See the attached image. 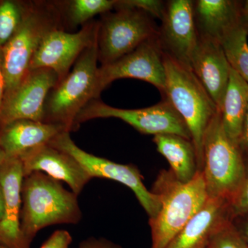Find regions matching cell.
Here are the masks:
<instances>
[{
	"label": "cell",
	"mask_w": 248,
	"mask_h": 248,
	"mask_svg": "<svg viewBox=\"0 0 248 248\" xmlns=\"http://www.w3.org/2000/svg\"><path fill=\"white\" fill-rule=\"evenodd\" d=\"M109 117L120 119L143 134L154 136L171 134L192 141L185 122L166 99L153 107L135 110L117 108L98 99H93L77 117L75 130L86 121Z\"/></svg>",
	"instance_id": "cell-8"
},
{
	"label": "cell",
	"mask_w": 248,
	"mask_h": 248,
	"mask_svg": "<svg viewBox=\"0 0 248 248\" xmlns=\"http://www.w3.org/2000/svg\"><path fill=\"white\" fill-rule=\"evenodd\" d=\"M248 107V84L231 68L221 110L222 124L228 138L239 146Z\"/></svg>",
	"instance_id": "cell-20"
},
{
	"label": "cell",
	"mask_w": 248,
	"mask_h": 248,
	"mask_svg": "<svg viewBox=\"0 0 248 248\" xmlns=\"http://www.w3.org/2000/svg\"><path fill=\"white\" fill-rule=\"evenodd\" d=\"M4 195H3L2 189L0 186V221L2 218L3 215H4Z\"/></svg>",
	"instance_id": "cell-33"
},
{
	"label": "cell",
	"mask_w": 248,
	"mask_h": 248,
	"mask_svg": "<svg viewBox=\"0 0 248 248\" xmlns=\"http://www.w3.org/2000/svg\"><path fill=\"white\" fill-rule=\"evenodd\" d=\"M99 22H91L75 33L62 29L49 32L34 55L30 71L48 68L58 75L60 81L64 79L81 54L92 44L97 35Z\"/></svg>",
	"instance_id": "cell-11"
},
{
	"label": "cell",
	"mask_w": 248,
	"mask_h": 248,
	"mask_svg": "<svg viewBox=\"0 0 248 248\" xmlns=\"http://www.w3.org/2000/svg\"><path fill=\"white\" fill-rule=\"evenodd\" d=\"M0 248H4V246H1V244H0Z\"/></svg>",
	"instance_id": "cell-36"
},
{
	"label": "cell",
	"mask_w": 248,
	"mask_h": 248,
	"mask_svg": "<svg viewBox=\"0 0 248 248\" xmlns=\"http://www.w3.org/2000/svg\"><path fill=\"white\" fill-rule=\"evenodd\" d=\"M232 218L230 201L208 198L166 248H206L214 236L232 222Z\"/></svg>",
	"instance_id": "cell-17"
},
{
	"label": "cell",
	"mask_w": 248,
	"mask_h": 248,
	"mask_svg": "<svg viewBox=\"0 0 248 248\" xmlns=\"http://www.w3.org/2000/svg\"><path fill=\"white\" fill-rule=\"evenodd\" d=\"M203 172L208 198H234L246 174L239 146L228 138L217 112L204 135Z\"/></svg>",
	"instance_id": "cell-6"
},
{
	"label": "cell",
	"mask_w": 248,
	"mask_h": 248,
	"mask_svg": "<svg viewBox=\"0 0 248 248\" xmlns=\"http://www.w3.org/2000/svg\"><path fill=\"white\" fill-rule=\"evenodd\" d=\"M153 141L158 152L169 161L177 180L187 183L195 177L199 170L192 141L171 134L155 135Z\"/></svg>",
	"instance_id": "cell-21"
},
{
	"label": "cell",
	"mask_w": 248,
	"mask_h": 248,
	"mask_svg": "<svg viewBox=\"0 0 248 248\" xmlns=\"http://www.w3.org/2000/svg\"><path fill=\"white\" fill-rule=\"evenodd\" d=\"M5 93H6V83L2 65V51L0 47V112L4 104Z\"/></svg>",
	"instance_id": "cell-30"
},
{
	"label": "cell",
	"mask_w": 248,
	"mask_h": 248,
	"mask_svg": "<svg viewBox=\"0 0 248 248\" xmlns=\"http://www.w3.org/2000/svg\"><path fill=\"white\" fill-rule=\"evenodd\" d=\"M157 41L163 53L190 67L191 55L198 43L194 1L171 0L165 5Z\"/></svg>",
	"instance_id": "cell-13"
},
{
	"label": "cell",
	"mask_w": 248,
	"mask_h": 248,
	"mask_svg": "<svg viewBox=\"0 0 248 248\" xmlns=\"http://www.w3.org/2000/svg\"><path fill=\"white\" fill-rule=\"evenodd\" d=\"M246 16L222 37L219 43L230 66L248 84V22Z\"/></svg>",
	"instance_id": "cell-22"
},
{
	"label": "cell",
	"mask_w": 248,
	"mask_h": 248,
	"mask_svg": "<svg viewBox=\"0 0 248 248\" xmlns=\"http://www.w3.org/2000/svg\"><path fill=\"white\" fill-rule=\"evenodd\" d=\"M239 147L241 150L248 149V107L246 121H245L244 132L240 141Z\"/></svg>",
	"instance_id": "cell-31"
},
{
	"label": "cell",
	"mask_w": 248,
	"mask_h": 248,
	"mask_svg": "<svg viewBox=\"0 0 248 248\" xmlns=\"http://www.w3.org/2000/svg\"><path fill=\"white\" fill-rule=\"evenodd\" d=\"M206 248H248L236 227L231 222L214 236Z\"/></svg>",
	"instance_id": "cell-25"
},
{
	"label": "cell",
	"mask_w": 248,
	"mask_h": 248,
	"mask_svg": "<svg viewBox=\"0 0 248 248\" xmlns=\"http://www.w3.org/2000/svg\"><path fill=\"white\" fill-rule=\"evenodd\" d=\"M194 14L199 35L217 42L244 17L239 4L231 0H197Z\"/></svg>",
	"instance_id": "cell-19"
},
{
	"label": "cell",
	"mask_w": 248,
	"mask_h": 248,
	"mask_svg": "<svg viewBox=\"0 0 248 248\" xmlns=\"http://www.w3.org/2000/svg\"><path fill=\"white\" fill-rule=\"evenodd\" d=\"M24 174L22 161L7 157L0 166V186L4 195V215L0 221V244L6 248H30L21 231L22 187Z\"/></svg>",
	"instance_id": "cell-14"
},
{
	"label": "cell",
	"mask_w": 248,
	"mask_h": 248,
	"mask_svg": "<svg viewBox=\"0 0 248 248\" xmlns=\"http://www.w3.org/2000/svg\"><path fill=\"white\" fill-rule=\"evenodd\" d=\"M152 192L159 197L161 206L150 218L151 248H166L208 200L203 172L199 170L190 182L182 183L171 171H164Z\"/></svg>",
	"instance_id": "cell-2"
},
{
	"label": "cell",
	"mask_w": 248,
	"mask_h": 248,
	"mask_svg": "<svg viewBox=\"0 0 248 248\" xmlns=\"http://www.w3.org/2000/svg\"><path fill=\"white\" fill-rule=\"evenodd\" d=\"M237 231L239 232L240 235H241L243 241H244L245 244L246 245L248 248V220L245 223L244 226L241 228V229H237Z\"/></svg>",
	"instance_id": "cell-32"
},
{
	"label": "cell",
	"mask_w": 248,
	"mask_h": 248,
	"mask_svg": "<svg viewBox=\"0 0 248 248\" xmlns=\"http://www.w3.org/2000/svg\"><path fill=\"white\" fill-rule=\"evenodd\" d=\"M19 159L24 177L33 172L45 173L59 182L66 183L77 195L92 179L73 156L49 143L26 153Z\"/></svg>",
	"instance_id": "cell-15"
},
{
	"label": "cell",
	"mask_w": 248,
	"mask_h": 248,
	"mask_svg": "<svg viewBox=\"0 0 248 248\" xmlns=\"http://www.w3.org/2000/svg\"><path fill=\"white\" fill-rule=\"evenodd\" d=\"M116 2L115 0H73L65 4L63 12L70 25H83L97 15L108 13Z\"/></svg>",
	"instance_id": "cell-23"
},
{
	"label": "cell",
	"mask_w": 248,
	"mask_h": 248,
	"mask_svg": "<svg viewBox=\"0 0 248 248\" xmlns=\"http://www.w3.org/2000/svg\"><path fill=\"white\" fill-rule=\"evenodd\" d=\"M49 144L73 156L92 179L94 177L105 178L120 182L128 187L133 191L150 218H154L159 213L161 206L159 197L146 188L141 173L133 165L117 164L86 153L77 146L68 132L59 134Z\"/></svg>",
	"instance_id": "cell-9"
},
{
	"label": "cell",
	"mask_w": 248,
	"mask_h": 248,
	"mask_svg": "<svg viewBox=\"0 0 248 248\" xmlns=\"http://www.w3.org/2000/svg\"><path fill=\"white\" fill-rule=\"evenodd\" d=\"M97 35L81 54L72 71L49 93L45 106V123L58 124L71 133L79 112L96 99Z\"/></svg>",
	"instance_id": "cell-5"
},
{
	"label": "cell",
	"mask_w": 248,
	"mask_h": 248,
	"mask_svg": "<svg viewBox=\"0 0 248 248\" xmlns=\"http://www.w3.org/2000/svg\"><path fill=\"white\" fill-rule=\"evenodd\" d=\"M60 83L55 72L40 68L29 72L14 92L5 98L0 112V127L18 120L44 122L49 93Z\"/></svg>",
	"instance_id": "cell-12"
},
{
	"label": "cell",
	"mask_w": 248,
	"mask_h": 248,
	"mask_svg": "<svg viewBox=\"0 0 248 248\" xmlns=\"http://www.w3.org/2000/svg\"><path fill=\"white\" fill-rule=\"evenodd\" d=\"M62 132L68 131L58 124L16 121L1 126L0 146L7 157L19 158L38 147L48 144Z\"/></svg>",
	"instance_id": "cell-18"
},
{
	"label": "cell",
	"mask_w": 248,
	"mask_h": 248,
	"mask_svg": "<svg viewBox=\"0 0 248 248\" xmlns=\"http://www.w3.org/2000/svg\"><path fill=\"white\" fill-rule=\"evenodd\" d=\"M190 68L221 110L231 66L219 42L200 36L191 55Z\"/></svg>",
	"instance_id": "cell-16"
},
{
	"label": "cell",
	"mask_w": 248,
	"mask_h": 248,
	"mask_svg": "<svg viewBox=\"0 0 248 248\" xmlns=\"http://www.w3.org/2000/svg\"><path fill=\"white\" fill-rule=\"evenodd\" d=\"M166 86L164 94L188 128L195 147L197 167L203 166L204 135L218 108L187 65L163 53Z\"/></svg>",
	"instance_id": "cell-3"
},
{
	"label": "cell",
	"mask_w": 248,
	"mask_h": 248,
	"mask_svg": "<svg viewBox=\"0 0 248 248\" xmlns=\"http://www.w3.org/2000/svg\"><path fill=\"white\" fill-rule=\"evenodd\" d=\"M243 12L246 17L248 18V0L245 3L244 9H243Z\"/></svg>",
	"instance_id": "cell-35"
},
{
	"label": "cell",
	"mask_w": 248,
	"mask_h": 248,
	"mask_svg": "<svg viewBox=\"0 0 248 248\" xmlns=\"http://www.w3.org/2000/svg\"><path fill=\"white\" fill-rule=\"evenodd\" d=\"M76 248H122L119 245L114 244L104 238L90 237L84 240Z\"/></svg>",
	"instance_id": "cell-29"
},
{
	"label": "cell",
	"mask_w": 248,
	"mask_h": 248,
	"mask_svg": "<svg viewBox=\"0 0 248 248\" xmlns=\"http://www.w3.org/2000/svg\"><path fill=\"white\" fill-rule=\"evenodd\" d=\"M123 78L146 81L164 93L166 71L157 36L143 42L128 55L98 68L96 99L111 83Z\"/></svg>",
	"instance_id": "cell-10"
},
{
	"label": "cell",
	"mask_w": 248,
	"mask_h": 248,
	"mask_svg": "<svg viewBox=\"0 0 248 248\" xmlns=\"http://www.w3.org/2000/svg\"><path fill=\"white\" fill-rule=\"evenodd\" d=\"M166 3L159 0H124L117 1L115 6L133 8L143 11L151 17L161 19Z\"/></svg>",
	"instance_id": "cell-26"
},
{
	"label": "cell",
	"mask_w": 248,
	"mask_h": 248,
	"mask_svg": "<svg viewBox=\"0 0 248 248\" xmlns=\"http://www.w3.org/2000/svg\"><path fill=\"white\" fill-rule=\"evenodd\" d=\"M231 211L232 217L248 214V169L239 190L231 201Z\"/></svg>",
	"instance_id": "cell-27"
},
{
	"label": "cell",
	"mask_w": 248,
	"mask_h": 248,
	"mask_svg": "<svg viewBox=\"0 0 248 248\" xmlns=\"http://www.w3.org/2000/svg\"><path fill=\"white\" fill-rule=\"evenodd\" d=\"M99 22L98 60L108 64L131 53L146 41L157 36L151 16L133 8L115 6Z\"/></svg>",
	"instance_id": "cell-7"
},
{
	"label": "cell",
	"mask_w": 248,
	"mask_h": 248,
	"mask_svg": "<svg viewBox=\"0 0 248 248\" xmlns=\"http://www.w3.org/2000/svg\"><path fill=\"white\" fill-rule=\"evenodd\" d=\"M27 8L13 1L0 3V47L3 46L14 35L20 27Z\"/></svg>",
	"instance_id": "cell-24"
},
{
	"label": "cell",
	"mask_w": 248,
	"mask_h": 248,
	"mask_svg": "<svg viewBox=\"0 0 248 248\" xmlns=\"http://www.w3.org/2000/svg\"><path fill=\"white\" fill-rule=\"evenodd\" d=\"M61 14L55 3L37 1L28 6L20 27L1 48L5 98L27 78L32 58L46 35L60 28Z\"/></svg>",
	"instance_id": "cell-4"
},
{
	"label": "cell",
	"mask_w": 248,
	"mask_h": 248,
	"mask_svg": "<svg viewBox=\"0 0 248 248\" xmlns=\"http://www.w3.org/2000/svg\"><path fill=\"white\" fill-rule=\"evenodd\" d=\"M6 158V155L5 154L4 151H3L2 148H1V146H0V166L3 164Z\"/></svg>",
	"instance_id": "cell-34"
},
{
	"label": "cell",
	"mask_w": 248,
	"mask_h": 248,
	"mask_svg": "<svg viewBox=\"0 0 248 248\" xmlns=\"http://www.w3.org/2000/svg\"><path fill=\"white\" fill-rule=\"evenodd\" d=\"M73 241V238L68 231H55L40 248H69Z\"/></svg>",
	"instance_id": "cell-28"
},
{
	"label": "cell",
	"mask_w": 248,
	"mask_h": 248,
	"mask_svg": "<svg viewBox=\"0 0 248 248\" xmlns=\"http://www.w3.org/2000/svg\"><path fill=\"white\" fill-rule=\"evenodd\" d=\"M21 231L30 245L46 227L77 224L82 218L78 195L61 182L45 173L33 172L24 177L22 187Z\"/></svg>",
	"instance_id": "cell-1"
}]
</instances>
